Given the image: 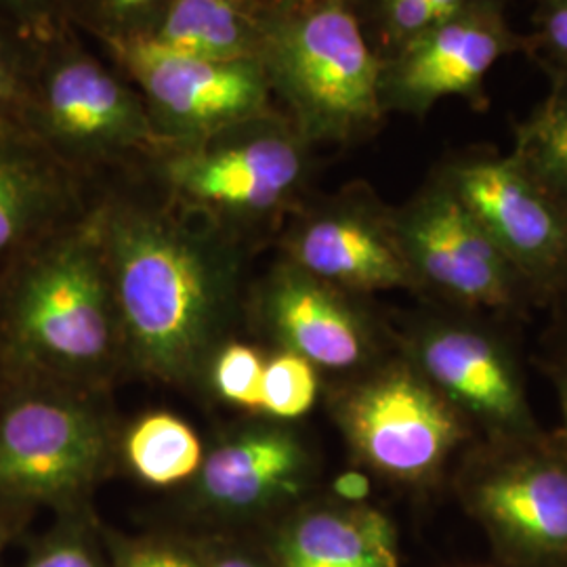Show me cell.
Masks as SVG:
<instances>
[{"instance_id": "cell-30", "label": "cell", "mask_w": 567, "mask_h": 567, "mask_svg": "<svg viewBox=\"0 0 567 567\" xmlns=\"http://www.w3.org/2000/svg\"><path fill=\"white\" fill-rule=\"evenodd\" d=\"M112 567H203L196 553L161 538L116 540Z\"/></svg>"}, {"instance_id": "cell-22", "label": "cell", "mask_w": 567, "mask_h": 567, "mask_svg": "<svg viewBox=\"0 0 567 567\" xmlns=\"http://www.w3.org/2000/svg\"><path fill=\"white\" fill-rule=\"evenodd\" d=\"M374 53L386 60L405 42L477 0H347Z\"/></svg>"}, {"instance_id": "cell-36", "label": "cell", "mask_w": 567, "mask_h": 567, "mask_svg": "<svg viewBox=\"0 0 567 567\" xmlns=\"http://www.w3.org/2000/svg\"><path fill=\"white\" fill-rule=\"evenodd\" d=\"M0 389H2V374H0Z\"/></svg>"}, {"instance_id": "cell-29", "label": "cell", "mask_w": 567, "mask_h": 567, "mask_svg": "<svg viewBox=\"0 0 567 567\" xmlns=\"http://www.w3.org/2000/svg\"><path fill=\"white\" fill-rule=\"evenodd\" d=\"M0 25L25 41L49 39L63 25L58 0H0Z\"/></svg>"}, {"instance_id": "cell-28", "label": "cell", "mask_w": 567, "mask_h": 567, "mask_svg": "<svg viewBox=\"0 0 567 567\" xmlns=\"http://www.w3.org/2000/svg\"><path fill=\"white\" fill-rule=\"evenodd\" d=\"M34 42L0 25V114L18 116L28 95Z\"/></svg>"}, {"instance_id": "cell-21", "label": "cell", "mask_w": 567, "mask_h": 567, "mask_svg": "<svg viewBox=\"0 0 567 567\" xmlns=\"http://www.w3.org/2000/svg\"><path fill=\"white\" fill-rule=\"evenodd\" d=\"M124 456L143 484L171 487L196 477L204 450L196 431L179 416L154 412L128 429Z\"/></svg>"}, {"instance_id": "cell-12", "label": "cell", "mask_w": 567, "mask_h": 567, "mask_svg": "<svg viewBox=\"0 0 567 567\" xmlns=\"http://www.w3.org/2000/svg\"><path fill=\"white\" fill-rule=\"evenodd\" d=\"M507 4L477 0L383 60L381 103L386 116L423 121L447 97L486 112L487 74L498 61L526 51V37L511 25Z\"/></svg>"}, {"instance_id": "cell-34", "label": "cell", "mask_w": 567, "mask_h": 567, "mask_svg": "<svg viewBox=\"0 0 567 567\" xmlns=\"http://www.w3.org/2000/svg\"><path fill=\"white\" fill-rule=\"evenodd\" d=\"M561 393V433H559V450L567 456V372L559 386Z\"/></svg>"}, {"instance_id": "cell-20", "label": "cell", "mask_w": 567, "mask_h": 567, "mask_svg": "<svg viewBox=\"0 0 567 567\" xmlns=\"http://www.w3.org/2000/svg\"><path fill=\"white\" fill-rule=\"evenodd\" d=\"M548 81L545 100L515 124L511 154L567 213V74Z\"/></svg>"}, {"instance_id": "cell-15", "label": "cell", "mask_w": 567, "mask_h": 567, "mask_svg": "<svg viewBox=\"0 0 567 567\" xmlns=\"http://www.w3.org/2000/svg\"><path fill=\"white\" fill-rule=\"evenodd\" d=\"M313 477L301 435L280 421L236 426L204 454L192 505L210 519L248 522L297 503Z\"/></svg>"}, {"instance_id": "cell-2", "label": "cell", "mask_w": 567, "mask_h": 567, "mask_svg": "<svg viewBox=\"0 0 567 567\" xmlns=\"http://www.w3.org/2000/svg\"><path fill=\"white\" fill-rule=\"evenodd\" d=\"M121 355V320L91 204L0 274V374L89 391Z\"/></svg>"}, {"instance_id": "cell-18", "label": "cell", "mask_w": 567, "mask_h": 567, "mask_svg": "<svg viewBox=\"0 0 567 567\" xmlns=\"http://www.w3.org/2000/svg\"><path fill=\"white\" fill-rule=\"evenodd\" d=\"M282 567H400L395 529L365 505H316L286 519L274 540Z\"/></svg>"}, {"instance_id": "cell-19", "label": "cell", "mask_w": 567, "mask_h": 567, "mask_svg": "<svg viewBox=\"0 0 567 567\" xmlns=\"http://www.w3.org/2000/svg\"><path fill=\"white\" fill-rule=\"evenodd\" d=\"M265 0H175L143 41L204 60H257Z\"/></svg>"}, {"instance_id": "cell-33", "label": "cell", "mask_w": 567, "mask_h": 567, "mask_svg": "<svg viewBox=\"0 0 567 567\" xmlns=\"http://www.w3.org/2000/svg\"><path fill=\"white\" fill-rule=\"evenodd\" d=\"M30 513L16 511V508L0 507V557L7 550V547L16 540V536L20 534L21 527L25 524Z\"/></svg>"}, {"instance_id": "cell-8", "label": "cell", "mask_w": 567, "mask_h": 567, "mask_svg": "<svg viewBox=\"0 0 567 567\" xmlns=\"http://www.w3.org/2000/svg\"><path fill=\"white\" fill-rule=\"evenodd\" d=\"M465 508L513 567H567V456L540 437L492 442L458 477Z\"/></svg>"}, {"instance_id": "cell-1", "label": "cell", "mask_w": 567, "mask_h": 567, "mask_svg": "<svg viewBox=\"0 0 567 567\" xmlns=\"http://www.w3.org/2000/svg\"><path fill=\"white\" fill-rule=\"evenodd\" d=\"M93 204L124 355L171 385L200 379L224 344L250 250L142 175L103 183Z\"/></svg>"}, {"instance_id": "cell-11", "label": "cell", "mask_w": 567, "mask_h": 567, "mask_svg": "<svg viewBox=\"0 0 567 567\" xmlns=\"http://www.w3.org/2000/svg\"><path fill=\"white\" fill-rule=\"evenodd\" d=\"M280 259L349 295L419 290L393 219L368 183L307 198L282 225Z\"/></svg>"}, {"instance_id": "cell-13", "label": "cell", "mask_w": 567, "mask_h": 567, "mask_svg": "<svg viewBox=\"0 0 567 567\" xmlns=\"http://www.w3.org/2000/svg\"><path fill=\"white\" fill-rule=\"evenodd\" d=\"M393 219L419 290L466 309H505L527 290L486 229L435 171L412 198L393 206Z\"/></svg>"}, {"instance_id": "cell-26", "label": "cell", "mask_w": 567, "mask_h": 567, "mask_svg": "<svg viewBox=\"0 0 567 567\" xmlns=\"http://www.w3.org/2000/svg\"><path fill=\"white\" fill-rule=\"evenodd\" d=\"M25 567H107L91 540L89 527L72 513H63L58 526L32 548Z\"/></svg>"}, {"instance_id": "cell-10", "label": "cell", "mask_w": 567, "mask_h": 567, "mask_svg": "<svg viewBox=\"0 0 567 567\" xmlns=\"http://www.w3.org/2000/svg\"><path fill=\"white\" fill-rule=\"evenodd\" d=\"M486 229L527 290L567 284V213L507 152L473 145L433 168Z\"/></svg>"}, {"instance_id": "cell-23", "label": "cell", "mask_w": 567, "mask_h": 567, "mask_svg": "<svg viewBox=\"0 0 567 567\" xmlns=\"http://www.w3.org/2000/svg\"><path fill=\"white\" fill-rule=\"evenodd\" d=\"M175 0H58L61 20L100 47L143 41Z\"/></svg>"}, {"instance_id": "cell-5", "label": "cell", "mask_w": 567, "mask_h": 567, "mask_svg": "<svg viewBox=\"0 0 567 567\" xmlns=\"http://www.w3.org/2000/svg\"><path fill=\"white\" fill-rule=\"evenodd\" d=\"M20 121L89 185L140 173L163 145L133 82L68 23L34 42Z\"/></svg>"}, {"instance_id": "cell-6", "label": "cell", "mask_w": 567, "mask_h": 567, "mask_svg": "<svg viewBox=\"0 0 567 567\" xmlns=\"http://www.w3.org/2000/svg\"><path fill=\"white\" fill-rule=\"evenodd\" d=\"M110 458L112 426L86 391L2 379L0 507L70 513Z\"/></svg>"}, {"instance_id": "cell-27", "label": "cell", "mask_w": 567, "mask_h": 567, "mask_svg": "<svg viewBox=\"0 0 567 567\" xmlns=\"http://www.w3.org/2000/svg\"><path fill=\"white\" fill-rule=\"evenodd\" d=\"M524 37V55L536 61L547 76L567 74V0H540L532 16V30Z\"/></svg>"}, {"instance_id": "cell-9", "label": "cell", "mask_w": 567, "mask_h": 567, "mask_svg": "<svg viewBox=\"0 0 567 567\" xmlns=\"http://www.w3.org/2000/svg\"><path fill=\"white\" fill-rule=\"evenodd\" d=\"M102 53L140 91L163 145L200 142L278 107L259 60L189 58L147 41L107 44Z\"/></svg>"}, {"instance_id": "cell-17", "label": "cell", "mask_w": 567, "mask_h": 567, "mask_svg": "<svg viewBox=\"0 0 567 567\" xmlns=\"http://www.w3.org/2000/svg\"><path fill=\"white\" fill-rule=\"evenodd\" d=\"M82 182L18 116L0 114V274L91 208Z\"/></svg>"}, {"instance_id": "cell-7", "label": "cell", "mask_w": 567, "mask_h": 567, "mask_svg": "<svg viewBox=\"0 0 567 567\" xmlns=\"http://www.w3.org/2000/svg\"><path fill=\"white\" fill-rule=\"evenodd\" d=\"M334 419L364 465L402 484L433 482L471 435L458 410L408 360L344 386Z\"/></svg>"}, {"instance_id": "cell-37", "label": "cell", "mask_w": 567, "mask_h": 567, "mask_svg": "<svg viewBox=\"0 0 567 567\" xmlns=\"http://www.w3.org/2000/svg\"><path fill=\"white\" fill-rule=\"evenodd\" d=\"M280 567H282V566H280Z\"/></svg>"}, {"instance_id": "cell-25", "label": "cell", "mask_w": 567, "mask_h": 567, "mask_svg": "<svg viewBox=\"0 0 567 567\" xmlns=\"http://www.w3.org/2000/svg\"><path fill=\"white\" fill-rule=\"evenodd\" d=\"M265 360L250 344H221L206 365L210 389L227 404L261 412Z\"/></svg>"}, {"instance_id": "cell-4", "label": "cell", "mask_w": 567, "mask_h": 567, "mask_svg": "<svg viewBox=\"0 0 567 567\" xmlns=\"http://www.w3.org/2000/svg\"><path fill=\"white\" fill-rule=\"evenodd\" d=\"M257 60L276 105L316 147L383 131V61L347 0H265Z\"/></svg>"}, {"instance_id": "cell-3", "label": "cell", "mask_w": 567, "mask_h": 567, "mask_svg": "<svg viewBox=\"0 0 567 567\" xmlns=\"http://www.w3.org/2000/svg\"><path fill=\"white\" fill-rule=\"evenodd\" d=\"M318 150L280 107L200 142L161 145L142 175L164 200L252 250L309 198Z\"/></svg>"}, {"instance_id": "cell-14", "label": "cell", "mask_w": 567, "mask_h": 567, "mask_svg": "<svg viewBox=\"0 0 567 567\" xmlns=\"http://www.w3.org/2000/svg\"><path fill=\"white\" fill-rule=\"evenodd\" d=\"M405 360L458 410L468 426L484 429L492 442L538 437L522 372L507 347L486 328L433 318L408 339Z\"/></svg>"}, {"instance_id": "cell-32", "label": "cell", "mask_w": 567, "mask_h": 567, "mask_svg": "<svg viewBox=\"0 0 567 567\" xmlns=\"http://www.w3.org/2000/svg\"><path fill=\"white\" fill-rule=\"evenodd\" d=\"M334 494L339 496L341 503L347 505H364L368 494H370V480L360 471H344L341 473L334 484H332Z\"/></svg>"}, {"instance_id": "cell-31", "label": "cell", "mask_w": 567, "mask_h": 567, "mask_svg": "<svg viewBox=\"0 0 567 567\" xmlns=\"http://www.w3.org/2000/svg\"><path fill=\"white\" fill-rule=\"evenodd\" d=\"M194 553L203 567H280L276 561H265L255 553L225 540H208Z\"/></svg>"}, {"instance_id": "cell-24", "label": "cell", "mask_w": 567, "mask_h": 567, "mask_svg": "<svg viewBox=\"0 0 567 567\" xmlns=\"http://www.w3.org/2000/svg\"><path fill=\"white\" fill-rule=\"evenodd\" d=\"M320 393V370L292 351L280 349L265 360L261 414L290 423L305 416Z\"/></svg>"}, {"instance_id": "cell-35", "label": "cell", "mask_w": 567, "mask_h": 567, "mask_svg": "<svg viewBox=\"0 0 567 567\" xmlns=\"http://www.w3.org/2000/svg\"><path fill=\"white\" fill-rule=\"evenodd\" d=\"M564 292L567 295V284L566 288H564ZM564 328H566V334H567V307H566V316H564Z\"/></svg>"}, {"instance_id": "cell-16", "label": "cell", "mask_w": 567, "mask_h": 567, "mask_svg": "<svg viewBox=\"0 0 567 567\" xmlns=\"http://www.w3.org/2000/svg\"><path fill=\"white\" fill-rule=\"evenodd\" d=\"M265 328L284 351H292L326 372L368 368L377 334L349 295L278 259L259 288Z\"/></svg>"}]
</instances>
